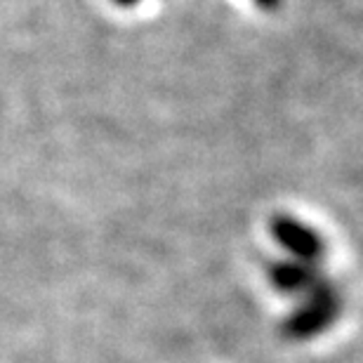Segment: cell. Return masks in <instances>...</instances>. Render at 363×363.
Instances as JSON below:
<instances>
[{"label": "cell", "mask_w": 363, "mask_h": 363, "mask_svg": "<svg viewBox=\"0 0 363 363\" xmlns=\"http://www.w3.org/2000/svg\"><path fill=\"white\" fill-rule=\"evenodd\" d=\"M255 5L262 7V10H267V12H272L281 5V0H255Z\"/></svg>", "instance_id": "obj_4"}, {"label": "cell", "mask_w": 363, "mask_h": 363, "mask_svg": "<svg viewBox=\"0 0 363 363\" xmlns=\"http://www.w3.org/2000/svg\"><path fill=\"white\" fill-rule=\"evenodd\" d=\"M113 3H118V5H123V7H128V5H137L140 0H113Z\"/></svg>", "instance_id": "obj_5"}, {"label": "cell", "mask_w": 363, "mask_h": 363, "mask_svg": "<svg viewBox=\"0 0 363 363\" xmlns=\"http://www.w3.org/2000/svg\"><path fill=\"white\" fill-rule=\"evenodd\" d=\"M269 234L281 248H286L295 259L302 262H314L318 264L325 255V241L318 234L300 220L290 215H276L269 222Z\"/></svg>", "instance_id": "obj_2"}, {"label": "cell", "mask_w": 363, "mask_h": 363, "mask_svg": "<svg viewBox=\"0 0 363 363\" xmlns=\"http://www.w3.org/2000/svg\"><path fill=\"white\" fill-rule=\"evenodd\" d=\"M269 281L276 290L288 295H307L323 281V274L314 262H302V259H274L267 267Z\"/></svg>", "instance_id": "obj_3"}, {"label": "cell", "mask_w": 363, "mask_h": 363, "mask_svg": "<svg viewBox=\"0 0 363 363\" xmlns=\"http://www.w3.org/2000/svg\"><path fill=\"white\" fill-rule=\"evenodd\" d=\"M340 311L337 288L330 281H321L314 290L307 293V300L293 316L288 318V333L295 337H307L323 330Z\"/></svg>", "instance_id": "obj_1"}]
</instances>
